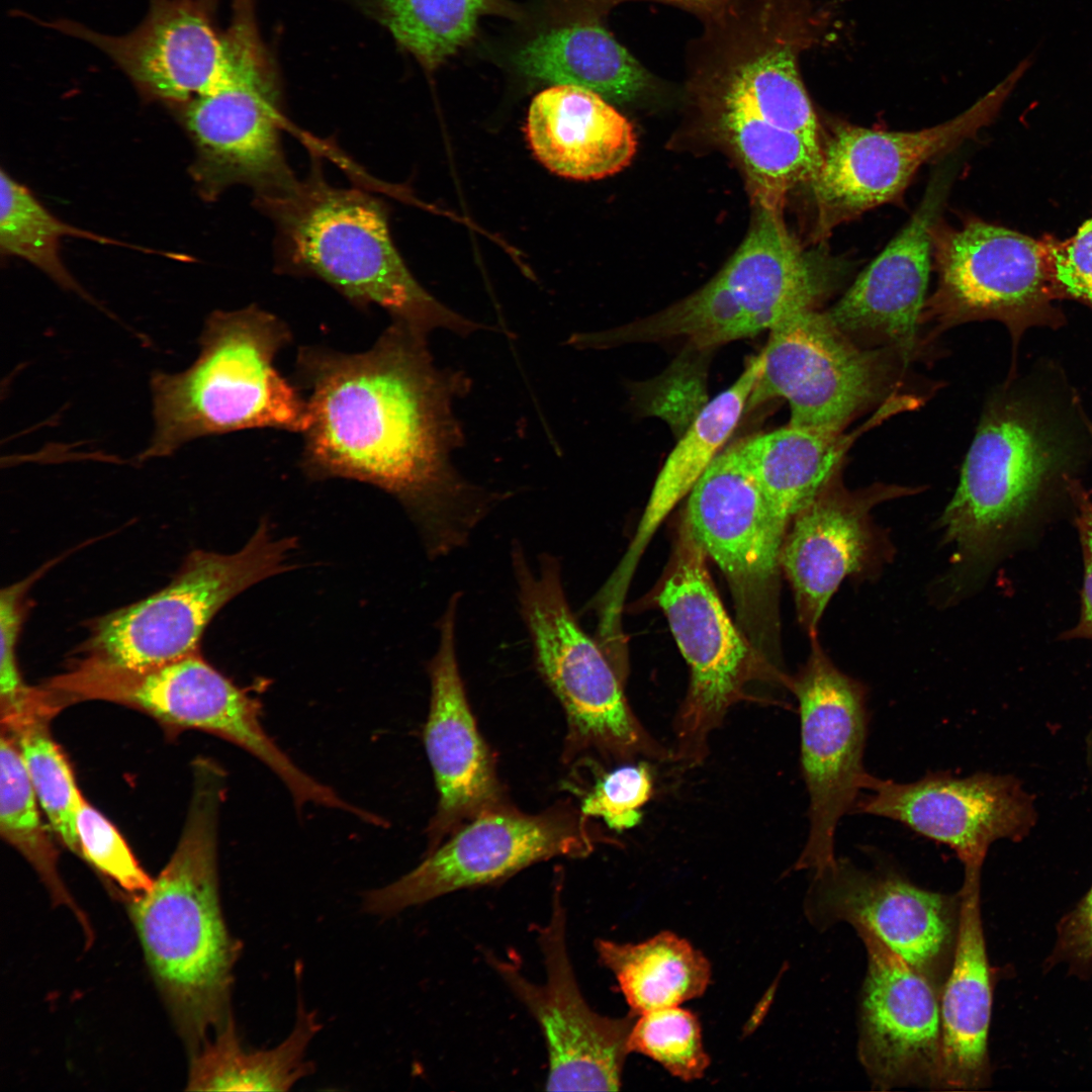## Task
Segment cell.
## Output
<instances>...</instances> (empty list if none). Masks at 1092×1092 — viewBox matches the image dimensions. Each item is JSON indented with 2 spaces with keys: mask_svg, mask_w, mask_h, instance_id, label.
<instances>
[{
  "mask_svg": "<svg viewBox=\"0 0 1092 1092\" xmlns=\"http://www.w3.org/2000/svg\"><path fill=\"white\" fill-rule=\"evenodd\" d=\"M295 376L308 391L302 465L309 474L394 494L425 515L438 552L466 541L493 495L451 459L464 442L454 413L470 389L464 372L439 368L428 338L391 322L364 352L301 347Z\"/></svg>",
  "mask_w": 1092,
  "mask_h": 1092,
  "instance_id": "obj_1",
  "label": "cell"
},
{
  "mask_svg": "<svg viewBox=\"0 0 1092 1092\" xmlns=\"http://www.w3.org/2000/svg\"><path fill=\"white\" fill-rule=\"evenodd\" d=\"M1046 373L1008 382L987 403L938 526L953 549L943 582L957 596L1009 547L1058 491L1073 492L1092 455L1076 393Z\"/></svg>",
  "mask_w": 1092,
  "mask_h": 1092,
  "instance_id": "obj_2",
  "label": "cell"
},
{
  "mask_svg": "<svg viewBox=\"0 0 1092 1092\" xmlns=\"http://www.w3.org/2000/svg\"><path fill=\"white\" fill-rule=\"evenodd\" d=\"M186 821L169 861L127 911L146 963L190 1053L229 1018L243 944L225 922L219 891L218 821L226 774L200 757Z\"/></svg>",
  "mask_w": 1092,
  "mask_h": 1092,
  "instance_id": "obj_3",
  "label": "cell"
},
{
  "mask_svg": "<svg viewBox=\"0 0 1092 1092\" xmlns=\"http://www.w3.org/2000/svg\"><path fill=\"white\" fill-rule=\"evenodd\" d=\"M255 203L274 224L281 273L320 279L357 307H381L392 323L427 338L438 329L461 337L489 329L432 296L394 246L385 205L329 184L317 158L292 188Z\"/></svg>",
  "mask_w": 1092,
  "mask_h": 1092,
  "instance_id": "obj_4",
  "label": "cell"
},
{
  "mask_svg": "<svg viewBox=\"0 0 1092 1092\" xmlns=\"http://www.w3.org/2000/svg\"><path fill=\"white\" fill-rule=\"evenodd\" d=\"M290 341L288 326L257 305L212 312L196 360L184 371L151 378L154 434L140 459L241 430L303 434L310 423L306 397L275 363Z\"/></svg>",
  "mask_w": 1092,
  "mask_h": 1092,
  "instance_id": "obj_5",
  "label": "cell"
},
{
  "mask_svg": "<svg viewBox=\"0 0 1092 1092\" xmlns=\"http://www.w3.org/2000/svg\"><path fill=\"white\" fill-rule=\"evenodd\" d=\"M520 612L536 667L567 720V757L597 752L607 760H673L630 707L624 673L584 632L572 613L557 558L544 554L533 569L519 543L512 548Z\"/></svg>",
  "mask_w": 1092,
  "mask_h": 1092,
  "instance_id": "obj_6",
  "label": "cell"
},
{
  "mask_svg": "<svg viewBox=\"0 0 1092 1092\" xmlns=\"http://www.w3.org/2000/svg\"><path fill=\"white\" fill-rule=\"evenodd\" d=\"M829 282L786 226L783 210L758 207L746 238L706 285L662 311L592 335L595 347L680 338L714 348L770 331L816 308Z\"/></svg>",
  "mask_w": 1092,
  "mask_h": 1092,
  "instance_id": "obj_7",
  "label": "cell"
},
{
  "mask_svg": "<svg viewBox=\"0 0 1092 1092\" xmlns=\"http://www.w3.org/2000/svg\"><path fill=\"white\" fill-rule=\"evenodd\" d=\"M41 686L61 710L79 702L105 701L135 709L172 729L222 738L261 761L291 795L303 794L311 785V776L266 732L260 700L215 669L200 649L144 667L78 656Z\"/></svg>",
  "mask_w": 1092,
  "mask_h": 1092,
  "instance_id": "obj_8",
  "label": "cell"
},
{
  "mask_svg": "<svg viewBox=\"0 0 1092 1092\" xmlns=\"http://www.w3.org/2000/svg\"><path fill=\"white\" fill-rule=\"evenodd\" d=\"M707 555L684 519L667 575L657 596L690 668L674 720L673 760L695 767L706 759L711 733L756 679L789 686L790 677L763 658L739 631L714 587Z\"/></svg>",
  "mask_w": 1092,
  "mask_h": 1092,
  "instance_id": "obj_9",
  "label": "cell"
},
{
  "mask_svg": "<svg viewBox=\"0 0 1092 1092\" xmlns=\"http://www.w3.org/2000/svg\"><path fill=\"white\" fill-rule=\"evenodd\" d=\"M293 537L276 539L261 523L233 554L192 551L162 589L90 621L79 656L144 667L199 648L205 627L232 599L251 585L290 570Z\"/></svg>",
  "mask_w": 1092,
  "mask_h": 1092,
  "instance_id": "obj_10",
  "label": "cell"
},
{
  "mask_svg": "<svg viewBox=\"0 0 1092 1092\" xmlns=\"http://www.w3.org/2000/svg\"><path fill=\"white\" fill-rule=\"evenodd\" d=\"M225 38L231 82L183 112L196 153L192 177L207 200L239 184L255 198L283 193L298 179L283 152L278 88L254 18L236 17Z\"/></svg>",
  "mask_w": 1092,
  "mask_h": 1092,
  "instance_id": "obj_11",
  "label": "cell"
},
{
  "mask_svg": "<svg viewBox=\"0 0 1092 1092\" xmlns=\"http://www.w3.org/2000/svg\"><path fill=\"white\" fill-rule=\"evenodd\" d=\"M685 520L723 572L748 640L778 666L781 555L789 528L769 507L740 441L722 450L694 485Z\"/></svg>",
  "mask_w": 1092,
  "mask_h": 1092,
  "instance_id": "obj_12",
  "label": "cell"
},
{
  "mask_svg": "<svg viewBox=\"0 0 1092 1092\" xmlns=\"http://www.w3.org/2000/svg\"><path fill=\"white\" fill-rule=\"evenodd\" d=\"M937 286L920 324L936 336L973 321L1003 323L1014 341L1028 328L1059 324L1045 246L1021 233L971 218L931 229Z\"/></svg>",
  "mask_w": 1092,
  "mask_h": 1092,
  "instance_id": "obj_13",
  "label": "cell"
},
{
  "mask_svg": "<svg viewBox=\"0 0 1092 1092\" xmlns=\"http://www.w3.org/2000/svg\"><path fill=\"white\" fill-rule=\"evenodd\" d=\"M598 842L587 817L566 804L522 813L510 804L459 827L397 880L362 895L364 913L388 918L457 890L504 881L555 856L583 857Z\"/></svg>",
  "mask_w": 1092,
  "mask_h": 1092,
  "instance_id": "obj_14",
  "label": "cell"
},
{
  "mask_svg": "<svg viewBox=\"0 0 1092 1092\" xmlns=\"http://www.w3.org/2000/svg\"><path fill=\"white\" fill-rule=\"evenodd\" d=\"M806 662L790 678L800 712V762L809 797V832L795 863L815 876L836 860L835 832L853 810L868 771L866 686L841 671L812 637Z\"/></svg>",
  "mask_w": 1092,
  "mask_h": 1092,
  "instance_id": "obj_15",
  "label": "cell"
},
{
  "mask_svg": "<svg viewBox=\"0 0 1092 1092\" xmlns=\"http://www.w3.org/2000/svg\"><path fill=\"white\" fill-rule=\"evenodd\" d=\"M1031 62L1024 59L994 89L950 120L916 131H886L848 123L821 142V161L809 182L817 209L815 239L896 198L928 160L975 135L998 112Z\"/></svg>",
  "mask_w": 1092,
  "mask_h": 1092,
  "instance_id": "obj_16",
  "label": "cell"
},
{
  "mask_svg": "<svg viewBox=\"0 0 1092 1092\" xmlns=\"http://www.w3.org/2000/svg\"><path fill=\"white\" fill-rule=\"evenodd\" d=\"M769 332L764 365L747 408L785 398L790 424L843 430L888 391L889 348H864L840 331L826 311L807 309Z\"/></svg>",
  "mask_w": 1092,
  "mask_h": 1092,
  "instance_id": "obj_17",
  "label": "cell"
},
{
  "mask_svg": "<svg viewBox=\"0 0 1092 1092\" xmlns=\"http://www.w3.org/2000/svg\"><path fill=\"white\" fill-rule=\"evenodd\" d=\"M557 887L548 922L537 929L546 980H528L516 964L486 954L507 987L538 1022L548 1052V1091H614L622 1085L637 1016H603L588 1006L568 953L566 912Z\"/></svg>",
  "mask_w": 1092,
  "mask_h": 1092,
  "instance_id": "obj_18",
  "label": "cell"
},
{
  "mask_svg": "<svg viewBox=\"0 0 1092 1092\" xmlns=\"http://www.w3.org/2000/svg\"><path fill=\"white\" fill-rule=\"evenodd\" d=\"M852 811L896 821L952 849L965 872H981L988 849L1001 839L1023 840L1034 828L1033 796L1011 775L957 777L928 772L911 783L868 772Z\"/></svg>",
  "mask_w": 1092,
  "mask_h": 1092,
  "instance_id": "obj_19",
  "label": "cell"
},
{
  "mask_svg": "<svg viewBox=\"0 0 1092 1092\" xmlns=\"http://www.w3.org/2000/svg\"><path fill=\"white\" fill-rule=\"evenodd\" d=\"M916 488L875 483L846 488L840 472L793 519L781 555L799 623L810 638L846 578H873L890 561L893 549L874 523L872 511L895 498L915 494Z\"/></svg>",
  "mask_w": 1092,
  "mask_h": 1092,
  "instance_id": "obj_20",
  "label": "cell"
},
{
  "mask_svg": "<svg viewBox=\"0 0 1092 1092\" xmlns=\"http://www.w3.org/2000/svg\"><path fill=\"white\" fill-rule=\"evenodd\" d=\"M815 905L826 923L866 928L937 990L957 939V899L921 889L889 867L866 870L846 858L815 876Z\"/></svg>",
  "mask_w": 1092,
  "mask_h": 1092,
  "instance_id": "obj_21",
  "label": "cell"
},
{
  "mask_svg": "<svg viewBox=\"0 0 1092 1092\" xmlns=\"http://www.w3.org/2000/svg\"><path fill=\"white\" fill-rule=\"evenodd\" d=\"M458 602L456 593L440 621L438 649L428 667L431 700L423 736L438 803L427 829L426 854L480 813L510 804L460 674L455 639Z\"/></svg>",
  "mask_w": 1092,
  "mask_h": 1092,
  "instance_id": "obj_22",
  "label": "cell"
},
{
  "mask_svg": "<svg viewBox=\"0 0 1092 1092\" xmlns=\"http://www.w3.org/2000/svg\"><path fill=\"white\" fill-rule=\"evenodd\" d=\"M868 969L862 988L858 1050L880 1089L936 1084L941 1052L937 990L866 928Z\"/></svg>",
  "mask_w": 1092,
  "mask_h": 1092,
  "instance_id": "obj_23",
  "label": "cell"
},
{
  "mask_svg": "<svg viewBox=\"0 0 1092 1092\" xmlns=\"http://www.w3.org/2000/svg\"><path fill=\"white\" fill-rule=\"evenodd\" d=\"M947 179L943 174L933 178L907 225L826 310L857 344L883 345L904 359L914 351L930 272L931 229Z\"/></svg>",
  "mask_w": 1092,
  "mask_h": 1092,
  "instance_id": "obj_24",
  "label": "cell"
},
{
  "mask_svg": "<svg viewBox=\"0 0 1092 1092\" xmlns=\"http://www.w3.org/2000/svg\"><path fill=\"white\" fill-rule=\"evenodd\" d=\"M98 42L140 88L163 101L188 104L232 79L224 35L186 0L163 3L135 32Z\"/></svg>",
  "mask_w": 1092,
  "mask_h": 1092,
  "instance_id": "obj_25",
  "label": "cell"
},
{
  "mask_svg": "<svg viewBox=\"0 0 1092 1092\" xmlns=\"http://www.w3.org/2000/svg\"><path fill=\"white\" fill-rule=\"evenodd\" d=\"M980 874H965L957 939L940 993L941 1052L936 1084L973 1090L990 1076L991 972L980 907Z\"/></svg>",
  "mask_w": 1092,
  "mask_h": 1092,
  "instance_id": "obj_26",
  "label": "cell"
},
{
  "mask_svg": "<svg viewBox=\"0 0 1092 1092\" xmlns=\"http://www.w3.org/2000/svg\"><path fill=\"white\" fill-rule=\"evenodd\" d=\"M526 134L546 168L577 180L619 172L636 149L630 122L598 93L572 85H553L534 97Z\"/></svg>",
  "mask_w": 1092,
  "mask_h": 1092,
  "instance_id": "obj_27",
  "label": "cell"
},
{
  "mask_svg": "<svg viewBox=\"0 0 1092 1092\" xmlns=\"http://www.w3.org/2000/svg\"><path fill=\"white\" fill-rule=\"evenodd\" d=\"M916 404L894 397L852 433L788 424L768 433L740 440L743 457L775 515L788 528L841 471L846 452L862 432Z\"/></svg>",
  "mask_w": 1092,
  "mask_h": 1092,
  "instance_id": "obj_28",
  "label": "cell"
},
{
  "mask_svg": "<svg viewBox=\"0 0 1092 1092\" xmlns=\"http://www.w3.org/2000/svg\"><path fill=\"white\" fill-rule=\"evenodd\" d=\"M764 365V355L749 359L739 377L706 402L666 458L654 482L630 546L612 577L610 589L625 597L639 559L660 524L722 451L743 413Z\"/></svg>",
  "mask_w": 1092,
  "mask_h": 1092,
  "instance_id": "obj_29",
  "label": "cell"
},
{
  "mask_svg": "<svg viewBox=\"0 0 1092 1092\" xmlns=\"http://www.w3.org/2000/svg\"><path fill=\"white\" fill-rule=\"evenodd\" d=\"M691 84L741 164L757 207L783 210L788 192L814 177L821 149L767 121L737 96L706 79L691 75Z\"/></svg>",
  "mask_w": 1092,
  "mask_h": 1092,
  "instance_id": "obj_30",
  "label": "cell"
},
{
  "mask_svg": "<svg viewBox=\"0 0 1092 1092\" xmlns=\"http://www.w3.org/2000/svg\"><path fill=\"white\" fill-rule=\"evenodd\" d=\"M322 1029L314 1010L297 995L289 1034L269 1049L243 1042L234 1015L191 1054L187 1090L285 1092L314 1072L307 1051Z\"/></svg>",
  "mask_w": 1092,
  "mask_h": 1092,
  "instance_id": "obj_31",
  "label": "cell"
},
{
  "mask_svg": "<svg viewBox=\"0 0 1092 1092\" xmlns=\"http://www.w3.org/2000/svg\"><path fill=\"white\" fill-rule=\"evenodd\" d=\"M516 64L532 78L594 91L613 102L638 99L652 76L598 23H580L543 33L519 51Z\"/></svg>",
  "mask_w": 1092,
  "mask_h": 1092,
  "instance_id": "obj_32",
  "label": "cell"
},
{
  "mask_svg": "<svg viewBox=\"0 0 1092 1092\" xmlns=\"http://www.w3.org/2000/svg\"><path fill=\"white\" fill-rule=\"evenodd\" d=\"M595 946L634 1016L698 998L711 981L706 957L670 931L636 944L598 939Z\"/></svg>",
  "mask_w": 1092,
  "mask_h": 1092,
  "instance_id": "obj_33",
  "label": "cell"
},
{
  "mask_svg": "<svg viewBox=\"0 0 1092 1092\" xmlns=\"http://www.w3.org/2000/svg\"><path fill=\"white\" fill-rule=\"evenodd\" d=\"M38 805L17 744L10 735L1 732L0 834L33 868L54 904L73 912L90 942V923L61 877L58 849L42 822Z\"/></svg>",
  "mask_w": 1092,
  "mask_h": 1092,
  "instance_id": "obj_34",
  "label": "cell"
},
{
  "mask_svg": "<svg viewBox=\"0 0 1092 1092\" xmlns=\"http://www.w3.org/2000/svg\"><path fill=\"white\" fill-rule=\"evenodd\" d=\"M397 42L428 71L473 37L485 14L513 15L504 0H365Z\"/></svg>",
  "mask_w": 1092,
  "mask_h": 1092,
  "instance_id": "obj_35",
  "label": "cell"
},
{
  "mask_svg": "<svg viewBox=\"0 0 1092 1092\" xmlns=\"http://www.w3.org/2000/svg\"><path fill=\"white\" fill-rule=\"evenodd\" d=\"M66 237L129 247L61 220L48 210L27 187L2 169L1 252L29 262L63 288L87 296L62 262L60 244Z\"/></svg>",
  "mask_w": 1092,
  "mask_h": 1092,
  "instance_id": "obj_36",
  "label": "cell"
},
{
  "mask_svg": "<svg viewBox=\"0 0 1092 1092\" xmlns=\"http://www.w3.org/2000/svg\"><path fill=\"white\" fill-rule=\"evenodd\" d=\"M51 720L39 717L1 732L17 744L50 827L68 850L82 858L76 815L83 795L67 757L50 733Z\"/></svg>",
  "mask_w": 1092,
  "mask_h": 1092,
  "instance_id": "obj_37",
  "label": "cell"
},
{
  "mask_svg": "<svg viewBox=\"0 0 1092 1092\" xmlns=\"http://www.w3.org/2000/svg\"><path fill=\"white\" fill-rule=\"evenodd\" d=\"M629 1052L659 1063L682 1081L702 1078L710 1066L698 1017L690 1010L671 1006L636 1017L628 1040Z\"/></svg>",
  "mask_w": 1092,
  "mask_h": 1092,
  "instance_id": "obj_38",
  "label": "cell"
},
{
  "mask_svg": "<svg viewBox=\"0 0 1092 1092\" xmlns=\"http://www.w3.org/2000/svg\"><path fill=\"white\" fill-rule=\"evenodd\" d=\"M76 828L82 858L129 896L151 889L154 880L136 860L116 827L84 797L81 798Z\"/></svg>",
  "mask_w": 1092,
  "mask_h": 1092,
  "instance_id": "obj_39",
  "label": "cell"
},
{
  "mask_svg": "<svg viewBox=\"0 0 1092 1092\" xmlns=\"http://www.w3.org/2000/svg\"><path fill=\"white\" fill-rule=\"evenodd\" d=\"M28 584L23 581L3 588L0 596V720L13 723L43 707L41 687H30L22 678L17 661V642L26 615Z\"/></svg>",
  "mask_w": 1092,
  "mask_h": 1092,
  "instance_id": "obj_40",
  "label": "cell"
},
{
  "mask_svg": "<svg viewBox=\"0 0 1092 1092\" xmlns=\"http://www.w3.org/2000/svg\"><path fill=\"white\" fill-rule=\"evenodd\" d=\"M652 794L649 764H626L599 780L583 799L580 812L587 818H602L610 829L622 832L640 823L642 808Z\"/></svg>",
  "mask_w": 1092,
  "mask_h": 1092,
  "instance_id": "obj_41",
  "label": "cell"
},
{
  "mask_svg": "<svg viewBox=\"0 0 1092 1092\" xmlns=\"http://www.w3.org/2000/svg\"><path fill=\"white\" fill-rule=\"evenodd\" d=\"M1042 241L1056 299L1071 298L1092 307V217L1067 240Z\"/></svg>",
  "mask_w": 1092,
  "mask_h": 1092,
  "instance_id": "obj_42",
  "label": "cell"
},
{
  "mask_svg": "<svg viewBox=\"0 0 1092 1092\" xmlns=\"http://www.w3.org/2000/svg\"><path fill=\"white\" fill-rule=\"evenodd\" d=\"M1066 964L1069 971L1087 978L1092 974V886L1057 925V940L1046 968Z\"/></svg>",
  "mask_w": 1092,
  "mask_h": 1092,
  "instance_id": "obj_43",
  "label": "cell"
},
{
  "mask_svg": "<svg viewBox=\"0 0 1092 1092\" xmlns=\"http://www.w3.org/2000/svg\"><path fill=\"white\" fill-rule=\"evenodd\" d=\"M1076 509V526L1079 534L1084 576L1081 613L1077 625L1067 633L1069 639L1092 640V500L1082 487L1073 494Z\"/></svg>",
  "mask_w": 1092,
  "mask_h": 1092,
  "instance_id": "obj_44",
  "label": "cell"
},
{
  "mask_svg": "<svg viewBox=\"0 0 1092 1092\" xmlns=\"http://www.w3.org/2000/svg\"><path fill=\"white\" fill-rule=\"evenodd\" d=\"M626 1L634 0H595L600 8H611ZM663 3L672 4L680 8H685L697 16H700L705 22L718 19L736 6H738L742 0H653Z\"/></svg>",
  "mask_w": 1092,
  "mask_h": 1092,
  "instance_id": "obj_45",
  "label": "cell"
},
{
  "mask_svg": "<svg viewBox=\"0 0 1092 1092\" xmlns=\"http://www.w3.org/2000/svg\"><path fill=\"white\" fill-rule=\"evenodd\" d=\"M1085 743H1086V747H1085V750H1086V762H1087V766H1088L1089 774H1090L1091 781H1092V729L1088 733ZM1091 785H1092V782H1091Z\"/></svg>",
  "mask_w": 1092,
  "mask_h": 1092,
  "instance_id": "obj_46",
  "label": "cell"
}]
</instances>
